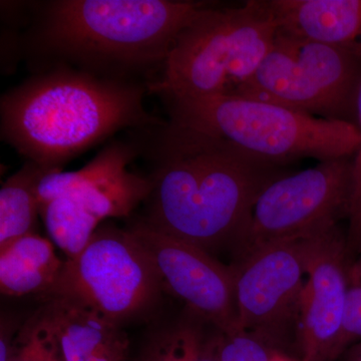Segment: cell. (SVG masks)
Listing matches in <instances>:
<instances>
[{"mask_svg":"<svg viewBox=\"0 0 361 361\" xmlns=\"http://www.w3.org/2000/svg\"><path fill=\"white\" fill-rule=\"evenodd\" d=\"M129 231L151 258L164 291L203 315L224 334L242 330L231 266L222 264L201 247L156 229L142 218Z\"/></svg>","mask_w":361,"mask_h":361,"instance_id":"11","label":"cell"},{"mask_svg":"<svg viewBox=\"0 0 361 361\" xmlns=\"http://www.w3.org/2000/svg\"><path fill=\"white\" fill-rule=\"evenodd\" d=\"M65 261L54 244L37 233L0 248V290L4 295H49L58 284Z\"/></svg>","mask_w":361,"mask_h":361,"instance_id":"16","label":"cell"},{"mask_svg":"<svg viewBox=\"0 0 361 361\" xmlns=\"http://www.w3.org/2000/svg\"><path fill=\"white\" fill-rule=\"evenodd\" d=\"M348 361H361V341L349 350Z\"/></svg>","mask_w":361,"mask_h":361,"instance_id":"24","label":"cell"},{"mask_svg":"<svg viewBox=\"0 0 361 361\" xmlns=\"http://www.w3.org/2000/svg\"><path fill=\"white\" fill-rule=\"evenodd\" d=\"M223 334L210 320L183 306L177 314L154 323L137 361H219Z\"/></svg>","mask_w":361,"mask_h":361,"instance_id":"15","label":"cell"},{"mask_svg":"<svg viewBox=\"0 0 361 361\" xmlns=\"http://www.w3.org/2000/svg\"><path fill=\"white\" fill-rule=\"evenodd\" d=\"M25 322V320H23ZM23 322H18L13 316L2 314L1 316V336H0V361H8L11 348L16 334L20 330Z\"/></svg>","mask_w":361,"mask_h":361,"instance_id":"22","label":"cell"},{"mask_svg":"<svg viewBox=\"0 0 361 361\" xmlns=\"http://www.w3.org/2000/svg\"><path fill=\"white\" fill-rule=\"evenodd\" d=\"M135 142H115L75 172L54 171L37 189L39 215L52 243L77 257L103 221L129 216L147 200L151 179L130 170Z\"/></svg>","mask_w":361,"mask_h":361,"instance_id":"6","label":"cell"},{"mask_svg":"<svg viewBox=\"0 0 361 361\" xmlns=\"http://www.w3.org/2000/svg\"><path fill=\"white\" fill-rule=\"evenodd\" d=\"M235 292L242 330L264 337L280 350L299 320L306 275L302 241L282 240L235 259Z\"/></svg>","mask_w":361,"mask_h":361,"instance_id":"10","label":"cell"},{"mask_svg":"<svg viewBox=\"0 0 361 361\" xmlns=\"http://www.w3.org/2000/svg\"><path fill=\"white\" fill-rule=\"evenodd\" d=\"M360 87L361 44L336 47L277 32L257 70L232 94L356 126Z\"/></svg>","mask_w":361,"mask_h":361,"instance_id":"7","label":"cell"},{"mask_svg":"<svg viewBox=\"0 0 361 361\" xmlns=\"http://www.w3.org/2000/svg\"><path fill=\"white\" fill-rule=\"evenodd\" d=\"M140 130L137 153L152 165L142 219L208 252L233 250L261 192L291 173L289 166L171 120Z\"/></svg>","mask_w":361,"mask_h":361,"instance_id":"1","label":"cell"},{"mask_svg":"<svg viewBox=\"0 0 361 361\" xmlns=\"http://www.w3.org/2000/svg\"><path fill=\"white\" fill-rule=\"evenodd\" d=\"M170 118L281 165L353 157L360 134L353 123L325 120L236 94L165 99Z\"/></svg>","mask_w":361,"mask_h":361,"instance_id":"5","label":"cell"},{"mask_svg":"<svg viewBox=\"0 0 361 361\" xmlns=\"http://www.w3.org/2000/svg\"><path fill=\"white\" fill-rule=\"evenodd\" d=\"M305 262L298 341L303 361H329L349 287L346 235L338 225L301 238Z\"/></svg>","mask_w":361,"mask_h":361,"instance_id":"12","label":"cell"},{"mask_svg":"<svg viewBox=\"0 0 361 361\" xmlns=\"http://www.w3.org/2000/svg\"><path fill=\"white\" fill-rule=\"evenodd\" d=\"M207 2L54 0L35 4L20 51L35 73L68 68L148 87L176 37Z\"/></svg>","mask_w":361,"mask_h":361,"instance_id":"2","label":"cell"},{"mask_svg":"<svg viewBox=\"0 0 361 361\" xmlns=\"http://www.w3.org/2000/svg\"><path fill=\"white\" fill-rule=\"evenodd\" d=\"M8 361H66L58 339L39 308L21 325Z\"/></svg>","mask_w":361,"mask_h":361,"instance_id":"18","label":"cell"},{"mask_svg":"<svg viewBox=\"0 0 361 361\" xmlns=\"http://www.w3.org/2000/svg\"><path fill=\"white\" fill-rule=\"evenodd\" d=\"M40 300L39 308L66 361H128L130 341L123 327L68 297Z\"/></svg>","mask_w":361,"mask_h":361,"instance_id":"13","label":"cell"},{"mask_svg":"<svg viewBox=\"0 0 361 361\" xmlns=\"http://www.w3.org/2000/svg\"><path fill=\"white\" fill-rule=\"evenodd\" d=\"M277 353L281 351L264 337L239 330L223 334L219 361H271Z\"/></svg>","mask_w":361,"mask_h":361,"instance_id":"19","label":"cell"},{"mask_svg":"<svg viewBox=\"0 0 361 361\" xmlns=\"http://www.w3.org/2000/svg\"><path fill=\"white\" fill-rule=\"evenodd\" d=\"M32 161L11 176L0 190V248L14 240L35 233L39 215L37 189L47 175Z\"/></svg>","mask_w":361,"mask_h":361,"instance_id":"17","label":"cell"},{"mask_svg":"<svg viewBox=\"0 0 361 361\" xmlns=\"http://www.w3.org/2000/svg\"><path fill=\"white\" fill-rule=\"evenodd\" d=\"M164 294L158 271L129 229L106 224L77 257L66 259L47 296L68 297L123 327L157 318Z\"/></svg>","mask_w":361,"mask_h":361,"instance_id":"8","label":"cell"},{"mask_svg":"<svg viewBox=\"0 0 361 361\" xmlns=\"http://www.w3.org/2000/svg\"><path fill=\"white\" fill-rule=\"evenodd\" d=\"M357 341H361V285L349 282L341 327L329 361L336 360L346 348Z\"/></svg>","mask_w":361,"mask_h":361,"instance_id":"21","label":"cell"},{"mask_svg":"<svg viewBox=\"0 0 361 361\" xmlns=\"http://www.w3.org/2000/svg\"><path fill=\"white\" fill-rule=\"evenodd\" d=\"M349 282L361 285V253L349 268Z\"/></svg>","mask_w":361,"mask_h":361,"instance_id":"23","label":"cell"},{"mask_svg":"<svg viewBox=\"0 0 361 361\" xmlns=\"http://www.w3.org/2000/svg\"><path fill=\"white\" fill-rule=\"evenodd\" d=\"M146 85L68 68L39 71L1 97V137L44 172L126 129L163 122L144 106Z\"/></svg>","mask_w":361,"mask_h":361,"instance_id":"3","label":"cell"},{"mask_svg":"<svg viewBox=\"0 0 361 361\" xmlns=\"http://www.w3.org/2000/svg\"><path fill=\"white\" fill-rule=\"evenodd\" d=\"M353 157L319 161L314 168L289 173L268 185L233 248L235 259L272 242L310 236L348 218Z\"/></svg>","mask_w":361,"mask_h":361,"instance_id":"9","label":"cell"},{"mask_svg":"<svg viewBox=\"0 0 361 361\" xmlns=\"http://www.w3.org/2000/svg\"><path fill=\"white\" fill-rule=\"evenodd\" d=\"M276 32L267 0L234 8L207 4L176 37L148 92L164 99L234 94L267 56Z\"/></svg>","mask_w":361,"mask_h":361,"instance_id":"4","label":"cell"},{"mask_svg":"<svg viewBox=\"0 0 361 361\" xmlns=\"http://www.w3.org/2000/svg\"><path fill=\"white\" fill-rule=\"evenodd\" d=\"M277 32L336 47L361 44V0H267Z\"/></svg>","mask_w":361,"mask_h":361,"instance_id":"14","label":"cell"},{"mask_svg":"<svg viewBox=\"0 0 361 361\" xmlns=\"http://www.w3.org/2000/svg\"><path fill=\"white\" fill-rule=\"evenodd\" d=\"M271 361H296L292 360V358H289L288 356L284 355L282 353H275L274 356H273L272 360Z\"/></svg>","mask_w":361,"mask_h":361,"instance_id":"25","label":"cell"},{"mask_svg":"<svg viewBox=\"0 0 361 361\" xmlns=\"http://www.w3.org/2000/svg\"><path fill=\"white\" fill-rule=\"evenodd\" d=\"M356 126L360 134V144L353 157V199L348 217V230L346 233V252L351 263L361 253V87L356 106Z\"/></svg>","mask_w":361,"mask_h":361,"instance_id":"20","label":"cell"}]
</instances>
